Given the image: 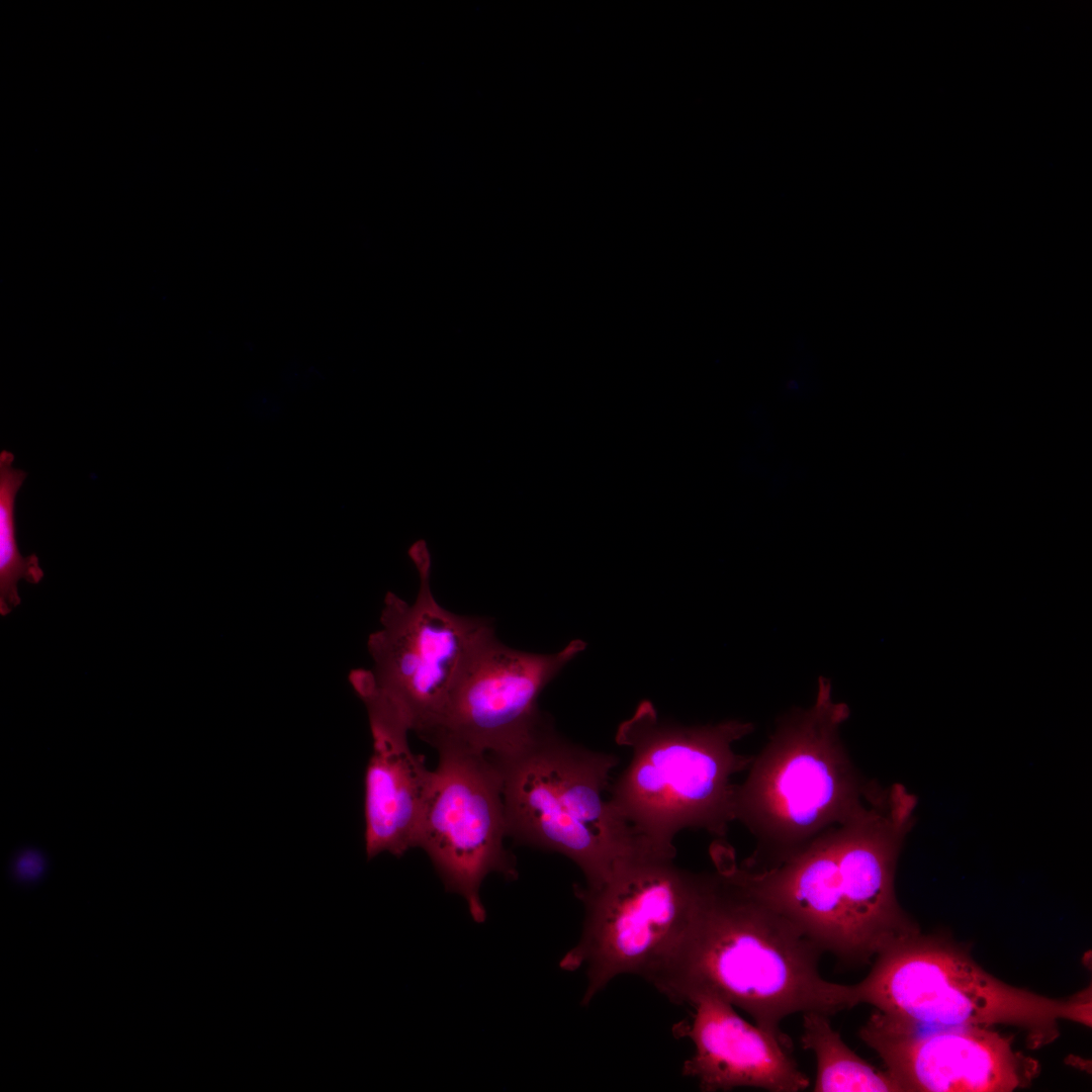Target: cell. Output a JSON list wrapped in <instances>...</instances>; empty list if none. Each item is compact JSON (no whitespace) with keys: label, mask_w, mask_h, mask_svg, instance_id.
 <instances>
[{"label":"cell","mask_w":1092,"mask_h":1092,"mask_svg":"<svg viewBox=\"0 0 1092 1092\" xmlns=\"http://www.w3.org/2000/svg\"><path fill=\"white\" fill-rule=\"evenodd\" d=\"M915 807L914 795L904 786L883 789L855 817L767 870L744 868L722 839L712 843L710 855L822 952L843 964L862 965L919 931L895 891L897 862Z\"/></svg>","instance_id":"1"},{"label":"cell","mask_w":1092,"mask_h":1092,"mask_svg":"<svg viewBox=\"0 0 1092 1092\" xmlns=\"http://www.w3.org/2000/svg\"><path fill=\"white\" fill-rule=\"evenodd\" d=\"M706 873L702 897L676 951L652 986L688 1005L703 993L746 1012L767 1032L789 1039L782 1021L855 1007L852 984L819 971L823 953L787 917L742 886L719 861Z\"/></svg>","instance_id":"2"},{"label":"cell","mask_w":1092,"mask_h":1092,"mask_svg":"<svg viewBox=\"0 0 1092 1092\" xmlns=\"http://www.w3.org/2000/svg\"><path fill=\"white\" fill-rule=\"evenodd\" d=\"M849 715L845 703L833 700L830 680L820 676L812 706L777 722L736 785L734 820L755 840L741 866L760 871L783 863L881 793L860 775L840 738Z\"/></svg>","instance_id":"3"},{"label":"cell","mask_w":1092,"mask_h":1092,"mask_svg":"<svg viewBox=\"0 0 1092 1092\" xmlns=\"http://www.w3.org/2000/svg\"><path fill=\"white\" fill-rule=\"evenodd\" d=\"M753 730L738 720L682 726L660 720L651 702L638 704L616 732L617 743L632 752L609 801L644 848L674 857L680 830L727 834L735 821L732 778L752 760L733 744Z\"/></svg>","instance_id":"4"},{"label":"cell","mask_w":1092,"mask_h":1092,"mask_svg":"<svg viewBox=\"0 0 1092 1092\" xmlns=\"http://www.w3.org/2000/svg\"><path fill=\"white\" fill-rule=\"evenodd\" d=\"M502 770L508 836L572 860L594 887L645 849L605 792L619 763L573 744L549 723L521 751L494 759Z\"/></svg>","instance_id":"5"},{"label":"cell","mask_w":1092,"mask_h":1092,"mask_svg":"<svg viewBox=\"0 0 1092 1092\" xmlns=\"http://www.w3.org/2000/svg\"><path fill=\"white\" fill-rule=\"evenodd\" d=\"M853 1000L892 1017L924 1025L1010 1024L1027 1032L1031 1048L1055 1040L1059 1021L1091 1026V988L1065 999L1011 986L942 938L919 931L876 957L869 974L852 984Z\"/></svg>","instance_id":"6"},{"label":"cell","mask_w":1092,"mask_h":1092,"mask_svg":"<svg viewBox=\"0 0 1092 1092\" xmlns=\"http://www.w3.org/2000/svg\"><path fill=\"white\" fill-rule=\"evenodd\" d=\"M673 858L640 854L598 886H574L584 909L582 929L559 968L583 970V1006L620 976L652 985L676 951L698 909L706 873L681 869Z\"/></svg>","instance_id":"7"},{"label":"cell","mask_w":1092,"mask_h":1092,"mask_svg":"<svg viewBox=\"0 0 1092 1092\" xmlns=\"http://www.w3.org/2000/svg\"><path fill=\"white\" fill-rule=\"evenodd\" d=\"M407 554L419 576L416 599L410 604L386 593L380 628L367 642L373 666L353 669L349 681L364 704L386 709L423 738L444 711L467 657L494 627L489 619L459 615L438 603L424 539Z\"/></svg>","instance_id":"8"},{"label":"cell","mask_w":1092,"mask_h":1092,"mask_svg":"<svg viewBox=\"0 0 1092 1092\" xmlns=\"http://www.w3.org/2000/svg\"><path fill=\"white\" fill-rule=\"evenodd\" d=\"M584 649L574 639L555 653L522 651L490 630L467 657L444 711L422 739L435 748L452 746L494 759L521 751L550 723L538 708L542 691Z\"/></svg>","instance_id":"9"},{"label":"cell","mask_w":1092,"mask_h":1092,"mask_svg":"<svg viewBox=\"0 0 1092 1092\" xmlns=\"http://www.w3.org/2000/svg\"><path fill=\"white\" fill-rule=\"evenodd\" d=\"M418 846L429 855L447 892L460 895L474 922L486 919L479 896L483 880L498 873L518 878L508 836L503 776L488 755L452 746L436 748Z\"/></svg>","instance_id":"10"},{"label":"cell","mask_w":1092,"mask_h":1092,"mask_svg":"<svg viewBox=\"0 0 1092 1092\" xmlns=\"http://www.w3.org/2000/svg\"><path fill=\"white\" fill-rule=\"evenodd\" d=\"M900 1092H1010L1030 1084L1038 1062L989 1026L924 1025L873 1012L858 1032Z\"/></svg>","instance_id":"11"},{"label":"cell","mask_w":1092,"mask_h":1092,"mask_svg":"<svg viewBox=\"0 0 1092 1092\" xmlns=\"http://www.w3.org/2000/svg\"><path fill=\"white\" fill-rule=\"evenodd\" d=\"M688 1005L693 1008L691 1018L676 1023L672 1031L693 1042L694 1053L681 1074L696 1080L700 1090L799 1092L809 1087V1078L791 1055L790 1039L744 1020L717 995L699 994Z\"/></svg>","instance_id":"12"},{"label":"cell","mask_w":1092,"mask_h":1092,"mask_svg":"<svg viewBox=\"0 0 1092 1092\" xmlns=\"http://www.w3.org/2000/svg\"><path fill=\"white\" fill-rule=\"evenodd\" d=\"M407 731H372L373 751L365 772V849L369 859L402 855L418 846L432 771L415 754Z\"/></svg>","instance_id":"13"},{"label":"cell","mask_w":1092,"mask_h":1092,"mask_svg":"<svg viewBox=\"0 0 1092 1092\" xmlns=\"http://www.w3.org/2000/svg\"><path fill=\"white\" fill-rule=\"evenodd\" d=\"M803 1015L801 1043L816 1059L815 1092H900L885 1071L855 1054L830 1022V1016L809 1011Z\"/></svg>","instance_id":"14"},{"label":"cell","mask_w":1092,"mask_h":1092,"mask_svg":"<svg viewBox=\"0 0 1092 1092\" xmlns=\"http://www.w3.org/2000/svg\"><path fill=\"white\" fill-rule=\"evenodd\" d=\"M14 455L0 453V614L7 616L20 603L17 583H38L43 577L35 554L23 557L15 537V496L27 474L12 466Z\"/></svg>","instance_id":"15"},{"label":"cell","mask_w":1092,"mask_h":1092,"mask_svg":"<svg viewBox=\"0 0 1092 1092\" xmlns=\"http://www.w3.org/2000/svg\"><path fill=\"white\" fill-rule=\"evenodd\" d=\"M42 869V860L38 854L27 852L23 854L17 863V872L25 879L35 878Z\"/></svg>","instance_id":"16"}]
</instances>
